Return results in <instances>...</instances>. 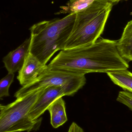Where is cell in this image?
Instances as JSON below:
<instances>
[{
	"instance_id": "1",
	"label": "cell",
	"mask_w": 132,
	"mask_h": 132,
	"mask_svg": "<svg viewBox=\"0 0 132 132\" xmlns=\"http://www.w3.org/2000/svg\"><path fill=\"white\" fill-rule=\"evenodd\" d=\"M117 42L99 38L90 44L61 50L47 69L81 75L128 70L129 65L120 55Z\"/></svg>"
},
{
	"instance_id": "2",
	"label": "cell",
	"mask_w": 132,
	"mask_h": 132,
	"mask_svg": "<svg viewBox=\"0 0 132 132\" xmlns=\"http://www.w3.org/2000/svg\"><path fill=\"white\" fill-rule=\"evenodd\" d=\"M71 13L62 19L40 22L30 28L29 52L42 63L46 65L57 51L64 49L76 18Z\"/></svg>"
},
{
	"instance_id": "3",
	"label": "cell",
	"mask_w": 132,
	"mask_h": 132,
	"mask_svg": "<svg viewBox=\"0 0 132 132\" xmlns=\"http://www.w3.org/2000/svg\"><path fill=\"white\" fill-rule=\"evenodd\" d=\"M113 5L105 0H95L88 7L76 13L73 29L64 50L90 44L98 39Z\"/></svg>"
},
{
	"instance_id": "4",
	"label": "cell",
	"mask_w": 132,
	"mask_h": 132,
	"mask_svg": "<svg viewBox=\"0 0 132 132\" xmlns=\"http://www.w3.org/2000/svg\"><path fill=\"white\" fill-rule=\"evenodd\" d=\"M45 88L17 96L15 101L5 105L0 115V132H29L33 130L41 121H32L29 113Z\"/></svg>"
},
{
	"instance_id": "5",
	"label": "cell",
	"mask_w": 132,
	"mask_h": 132,
	"mask_svg": "<svg viewBox=\"0 0 132 132\" xmlns=\"http://www.w3.org/2000/svg\"><path fill=\"white\" fill-rule=\"evenodd\" d=\"M85 83L86 78L84 75L63 86H52L45 88L29 111V118L32 121H41L39 117L54 101L64 96L73 95Z\"/></svg>"
},
{
	"instance_id": "6",
	"label": "cell",
	"mask_w": 132,
	"mask_h": 132,
	"mask_svg": "<svg viewBox=\"0 0 132 132\" xmlns=\"http://www.w3.org/2000/svg\"><path fill=\"white\" fill-rule=\"evenodd\" d=\"M84 75H77L46 68L38 80L28 85L22 87L15 94V97L30 93L41 88L52 86H63L70 84Z\"/></svg>"
},
{
	"instance_id": "7",
	"label": "cell",
	"mask_w": 132,
	"mask_h": 132,
	"mask_svg": "<svg viewBox=\"0 0 132 132\" xmlns=\"http://www.w3.org/2000/svg\"><path fill=\"white\" fill-rule=\"evenodd\" d=\"M47 67V65L41 62L29 52L22 67L19 71L17 79L22 87L28 85L38 80Z\"/></svg>"
},
{
	"instance_id": "8",
	"label": "cell",
	"mask_w": 132,
	"mask_h": 132,
	"mask_svg": "<svg viewBox=\"0 0 132 132\" xmlns=\"http://www.w3.org/2000/svg\"><path fill=\"white\" fill-rule=\"evenodd\" d=\"M30 43V38L3 58V63L8 73H14L22 67L26 58L29 52Z\"/></svg>"
},
{
	"instance_id": "9",
	"label": "cell",
	"mask_w": 132,
	"mask_h": 132,
	"mask_svg": "<svg viewBox=\"0 0 132 132\" xmlns=\"http://www.w3.org/2000/svg\"><path fill=\"white\" fill-rule=\"evenodd\" d=\"M117 47L123 59L128 62L132 61V20L128 22L121 38L117 41Z\"/></svg>"
},
{
	"instance_id": "10",
	"label": "cell",
	"mask_w": 132,
	"mask_h": 132,
	"mask_svg": "<svg viewBox=\"0 0 132 132\" xmlns=\"http://www.w3.org/2000/svg\"><path fill=\"white\" fill-rule=\"evenodd\" d=\"M50 114L51 124L54 128H57L67 121L65 104L62 97L54 101L47 109Z\"/></svg>"
},
{
	"instance_id": "11",
	"label": "cell",
	"mask_w": 132,
	"mask_h": 132,
	"mask_svg": "<svg viewBox=\"0 0 132 132\" xmlns=\"http://www.w3.org/2000/svg\"><path fill=\"white\" fill-rule=\"evenodd\" d=\"M114 84L132 93V73L128 70H121L107 73Z\"/></svg>"
},
{
	"instance_id": "12",
	"label": "cell",
	"mask_w": 132,
	"mask_h": 132,
	"mask_svg": "<svg viewBox=\"0 0 132 132\" xmlns=\"http://www.w3.org/2000/svg\"><path fill=\"white\" fill-rule=\"evenodd\" d=\"M95 0H70L65 6L60 7L59 14L77 13L88 7Z\"/></svg>"
},
{
	"instance_id": "13",
	"label": "cell",
	"mask_w": 132,
	"mask_h": 132,
	"mask_svg": "<svg viewBox=\"0 0 132 132\" xmlns=\"http://www.w3.org/2000/svg\"><path fill=\"white\" fill-rule=\"evenodd\" d=\"M14 74L8 73L0 80V99L4 97L9 96V88L13 82Z\"/></svg>"
},
{
	"instance_id": "14",
	"label": "cell",
	"mask_w": 132,
	"mask_h": 132,
	"mask_svg": "<svg viewBox=\"0 0 132 132\" xmlns=\"http://www.w3.org/2000/svg\"><path fill=\"white\" fill-rule=\"evenodd\" d=\"M117 101L126 105L132 111V93L131 92L125 90L119 92Z\"/></svg>"
},
{
	"instance_id": "15",
	"label": "cell",
	"mask_w": 132,
	"mask_h": 132,
	"mask_svg": "<svg viewBox=\"0 0 132 132\" xmlns=\"http://www.w3.org/2000/svg\"><path fill=\"white\" fill-rule=\"evenodd\" d=\"M68 132H84V131L77 124L73 122L70 126Z\"/></svg>"
},
{
	"instance_id": "16",
	"label": "cell",
	"mask_w": 132,
	"mask_h": 132,
	"mask_svg": "<svg viewBox=\"0 0 132 132\" xmlns=\"http://www.w3.org/2000/svg\"><path fill=\"white\" fill-rule=\"evenodd\" d=\"M105 1L109 2L112 3V4L114 5L115 4H117V3L121 1L122 0H105Z\"/></svg>"
},
{
	"instance_id": "17",
	"label": "cell",
	"mask_w": 132,
	"mask_h": 132,
	"mask_svg": "<svg viewBox=\"0 0 132 132\" xmlns=\"http://www.w3.org/2000/svg\"><path fill=\"white\" fill-rule=\"evenodd\" d=\"M5 107V105H2L0 104V115L1 114L2 112L4 109V108Z\"/></svg>"
},
{
	"instance_id": "18",
	"label": "cell",
	"mask_w": 132,
	"mask_h": 132,
	"mask_svg": "<svg viewBox=\"0 0 132 132\" xmlns=\"http://www.w3.org/2000/svg\"></svg>"
}]
</instances>
